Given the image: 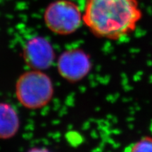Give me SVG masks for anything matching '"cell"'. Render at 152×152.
Listing matches in <instances>:
<instances>
[{"instance_id":"6da1fadb","label":"cell","mask_w":152,"mask_h":152,"mask_svg":"<svg viewBox=\"0 0 152 152\" xmlns=\"http://www.w3.org/2000/svg\"><path fill=\"white\" fill-rule=\"evenodd\" d=\"M142 18L138 0H87L83 21L96 37L119 40L134 33Z\"/></svg>"},{"instance_id":"7a4b0ae2","label":"cell","mask_w":152,"mask_h":152,"mask_svg":"<svg viewBox=\"0 0 152 152\" xmlns=\"http://www.w3.org/2000/svg\"><path fill=\"white\" fill-rule=\"evenodd\" d=\"M54 94L52 80L42 71L32 70L18 77L16 95L19 103L28 109H38L47 105Z\"/></svg>"},{"instance_id":"3957f363","label":"cell","mask_w":152,"mask_h":152,"mask_svg":"<svg viewBox=\"0 0 152 152\" xmlns=\"http://www.w3.org/2000/svg\"><path fill=\"white\" fill-rule=\"evenodd\" d=\"M44 20L47 27L53 33L67 35L80 28L83 16L75 2L71 0H56L45 9Z\"/></svg>"},{"instance_id":"277c9868","label":"cell","mask_w":152,"mask_h":152,"mask_svg":"<svg viewBox=\"0 0 152 152\" xmlns=\"http://www.w3.org/2000/svg\"><path fill=\"white\" fill-rule=\"evenodd\" d=\"M58 73L66 80L75 83L90 73L92 68L90 57L82 49H71L63 52L57 62Z\"/></svg>"},{"instance_id":"5b68a950","label":"cell","mask_w":152,"mask_h":152,"mask_svg":"<svg viewBox=\"0 0 152 152\" xmlns=\"http://www.w3.org/2000/svg\"><path fill=\"white\" fill-rule=\"evenodd\" d=\"M23 56L28 66L39 71L49 68L55 59L52 45L42 37H35L28 40L23 48Z\"/></svg>"},{"instance_id":"8992f818","label":"cell","mask_w":152,"mask_h":152,"mask_svg":"<svg viewBox=\"0 0 152 152\" xmlns=\"http://www.w3.org/2000/svg\"><path fill=\"white\" fill-rule=\"evenodd\" d=\"M20 120L14 108L10 104L0 102V139L7 140L16 134Z\"/></svg>"},{"instance_id":"52a82bcc","label":"cell","mask_w":152,"mask_h":152,"mask_svg":"<svg viewBox=\"0 0 152 152\" xmlns=\"http://www.w3.org/2000/svg\"><path fill=\"white\" fill-rule=\"evenodd\" d=\"M130 151L132 152H152V137H143L131 145Z\"/></svg>"}]
</instances>
